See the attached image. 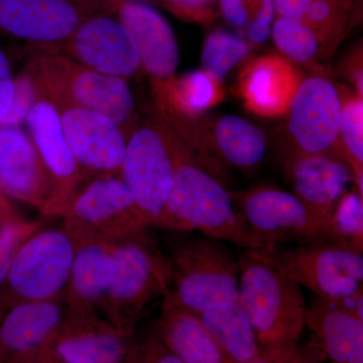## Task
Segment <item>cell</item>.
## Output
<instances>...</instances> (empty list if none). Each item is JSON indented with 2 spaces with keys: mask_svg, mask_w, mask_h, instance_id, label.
Returning a JSON list of instances; mask_svg holds the SVG:
<instances>
[{
  "mask_svg": "<svg viewBox=\"0 0 363 363\" xmlns=\"http://www.w3.org/2000/svg\"><path fill=\"white\" fill-rule=\"evenodd\" d=\"M199 316L231 362L248 363L259 357L260 346L255 329L238 301L217 303Z\"/></svg>",
  "mask_w": 363,
  "mask_h": 363,
  "instance_id": "22",
  "label": "cell"
},
{
  "mask_svg": "<svg viewBox=\"0 0 363 363\" xmlns=\"http://www.w3.org/2000/svg\"><path fill=\"white\" fill-rule=\"evenodd\" d=\"M33 229V224L18 220H7L0 226V285L6 281L16 253Z\"/></svg>",
  "mask_w": 363,
  "mask_h": 363,
  "instance_id": "32",
  "label": "cell"
},
{
  "mask_svg": "<svg viewBox=\"0 0 363 363\" xmlns=\"http://www.w3.org/2000/svg\"><path fill=\"white\" fill-rule=\"evenodd\" d=\"M112 276V247L89 241L76 248L72 262V295L83 306H92L107 297Z\"/></svg>",
  "mask_w": 363,
  "mask_h": 363,
  "instance_id": "25",
  "label": "cell"
},
{
  "mask_svg": "<svg viewBox=\"0 0 363 363\" xmlns=\"http://www.w3.org/2000/svg\"><path fill=\"white\" fill-rule=\"evenodd\" d=\"M304 21L315 30L320 40L326 39L342 26V4L338 0H315Z\"/></svg>",
  "mask_w": 363,
  "mask_h": 363,
  "instance_id": "33",
  "label": "cell"
},
{
  "mask_svg": "<svg viewBox=\"0 0 363 363\" xmlns=\"http://www.w3.org/2000/svg\"><path fill=\"white\" fill-rule=\"evenodd\" d=\"M363 294L342 298L315 296L306 326L332 363H363Z\"/></svg>",
  "mask_w": 363,
  "mask_h": 363,
  "instance_id": "13",
  "label": "cell"
},
{
  "mask_svg": "<svg viewBox=\"0 0 363 363\" xmlns=\"http://www.w3.org/2000/svg\"><path fill=\"white\" fill-rule=\"evenodd\" d=\"M75 243L59 229L32 234L16 253L6 281L23 301L55 300L68 286Z\"/></svg>",
  "mask_w": 363,
  "mask_h": 363,
  "instance_id": "8",
  "label": "cell"
},
{
  "mask_svg": "<svg viewBox=\"0 0 363 363\" xmlns=\"http://www.w3.org/2000/svg\"><path fill=\"white\" fill-rule=\"evenodd\" d=\"M231 196L248 230L264 247L327 241L326 225L293 193L262 184Z\"/></svg>",
  "mask_w": 363,
  "mask_h": 363,
  "instance_id": "6",
  "label": "cell"
},
{
  "mask_svg": "<svg viewBox=\"0 0 363 363\" xmlns=\"http://www.w3.org/2000/svg\"><path fill=\"white\" fill-rule=\"evenodd\" d=\"M214 140L222 159L241 171L257 169L266 157V135L243 117H221L215 128Z\"/></svg>",
  "mask_w": 363,
  "mask_h": 363,
  "instance_id": "26",
  "label": "cell"
},
{
  "mask_svg": "<svg viewBox=\"0 0 363 363\" xmlns=\"http://www.w3.org/2000/svg\"><path fill=\"white\" fill-rule=\"evenodd\" d=\"M220 11L222 16L236 28H243L250 21L245 0H220Z\"/></svg>",
  "mask_w": 363,
  "mask_h": 363,
  "instance_id": "39",
  "label": "cell"
},
{
  "mask_svg": "<svg viewBox=\"0 0 363 363\" xmlns=\"http://www.w3.org/2000/svg\"><path fill=\"white\" fill-rule=\"evenodd\" d=\"M272 37L281 54L296 63H309L319 52L321 40L304 20L278 16L272 23Z\"/></svg>",
  "mask_w": 363,
  "mask_h": 363,
  "instance_id": "29",
  "label": "cell"
},
{
  "mask_svg": "<svg viewBox=\"0 0 363 363\" xmlns=\"http://www.w3.org/2000/svg\"><path fill=\"white\" fill-rule=\"evenodd\" d=\"M250 51V44L240 35L222 28L214 30L203 45V71L216 82H222L234 67L247 58Z\"/></svg>",
  "mask_w": 363,
  "mask_h": 363,
  "instance_id": "27",
  "label": "cell"
},
{
  "mask_svg": "<svg viewBox=\"0 0 363 363\" xmlns=\"http://www.w3.org/2000/svg\"><path fill=\"white\" fill-rule=\"evenodd\" d=\"M175 11L189 16H205L214 0H164Z\"/></svg>",
  "mask_w": 363,
  "mask_h": 363,
  "instance_id": "41",
  "label": "cell"
},
{
  "mask_svg": "<svg viewBox=\"0 0 363 363\" xmlns=\"http://www.w3.org/2000/svg\"><path fill=\"white\" fill-rule=\"evenodd\" d=\"M135 363H184L157 337L136 344Z\"/></svg>",
  "mask_w": 363,
  "mask_h": 363,
  "instance_id": "36",
  "label": "cell"
},
{
  "mask_svg": "<svg viewBox=\"0 0 363 363\" xmlns=\"http://www.w3.org/2000/svg\"><path fill=\"white\" fill-rule=\"evenodd\" d=\"M61 119L78 164L98 171L121 169L128 143L118 124L77 105L61 113Z\"/></svg>",
  "mask_w": 363,
  "mask_h": 363,
  "instance_id": "16",
  "label": "cell"
},
{
  "mask_svg": "<svg viewBox=\"0 0 363 363\" xmlns=\"http://www.w3.org/2000/svg\"><path fill=\"white\" fill-rule=\"evenodd\" d=\"M42 160L32 140L18 126L0 125V188L7 194L33 201L43 190Z\"/></svg>",
  "mask_w": 363,
  "mask_h": 363,
  "instance_id": "20",
  "label": "cell"
},
{
  "mask_svg": "<svg viewBox=\"0 0 363 363\" xmlns=\"http://www.w3.org/2000/svg\"><path fill=\"white\" fill-rule=\"evenodd\" d=\"M0 363H21V362H0Z\"/></svg>",
  "mask_w": 363,
  "mask_h": 363,
  "instance_id": "44",
  "label": "cell"
},
{
  "mask_svg": "<svg viewBox=\"0 0 363 363\" xmlns=\"http://www.w3.org/2000/svg\"><path fill=\"white\" fill-rule=\"evenodd\" d=\"M14 91L16 79L11 73V64L6 55L0 49V124L11 111Z\"/></svg>",
  "mask_w": 363,
  "mask_h": 363,
  "instance_id": "37",
  "label": "cell"
},
{
  "mask_svg": "<svg viewBox=\"0 0 363 363\" xmlns=\"http://www.w3.org/2000/svg\"><path fill=\"white\" fill-rule=\"evenodd\" d=\"M238 262V302L252 322L260 348L298 346L308 308L300 286L257 250H241Z\"/></svg>",
  "mask_w": 363,
  "mask_h": 363,
  "instance_id": "1",
  "label": "cell"
},
{
  "mask_svg": "<svg viewBox=\"0 0 363 363\" xmlns=\"http://www.w3.org/2000/svg\"><path fill=\"white\" fill-rule=\"evenodd\" d=\"M248 363H309V355L298 346L260 348L259 357Z\"/></svg>",
  "mask_w": 363,
  "mask_h": 363,
  "instance_id": "38",
  "label": "cell"
},
{
  "mask_svg": "<svg viewBox=\"0 0 363 363\" xmlns=\"http://www.w3.org/2000/svg\"><path fill=\"white\" fill-rule=\"evenodd\" d=\"M285 169L293 194L328 226L336 204L354 183L345 157L339 154H293L286 160Z\"/></svg>",
  "mask_w": 363,
  "mask_h": 363,
  "instance_id": "14",
  "label": "cell"
},
{
  "mask_svg": "<svg viewBox=\"0 0 363 363\" xmlns=\"http://www.w3.org/2000/svg\"><path fill=\"white\" fill-rule=\"evenodd\" d=\"M71 39L74 54L90 70L125 79L142 66L135 40L117 16L91 14Z\"/></svg>",
  "mask_w": 363,
  "mask_h": 363,
  "instance_id": "12",
  "label": "cell"
},
{
  "mask_svg": "<svg viewBox=\"0 0 363 363\" xmlns=\"http://www.w3.org/2000/svg\"><path fill=\"white\" fill-rule=\"evenodd\" d=\"M26 121L33 145L52 175L62 180L75 175L78 162L67 142L61 113L56 106L45 100L35 102Z\"/></svg>",
  "mask_w": 363,
  "mask_h": 363,
  "instance_id": "24",
  "label": "cell"
},
{
  "mask_svg": "<svg viewBox=\"0 0 363 363\" xmlns=\"http://www.w3.org/2000/svg\"><path fill=\"white\" fill-rule=\"evenodd\" d=\"M341 112L342 99L330 80L315 76L303 81L289 119V133L298 147L295 154H336L330 152L339 142Z\"/></svg>",
  "mask_w": 363,
  "mask_h": 363,
  "instance_id": "9",
  "label": "cell"
},
{
  "mask_svg": "<svg viewBox=\"0 0 363 363\" xmlns=\"http://www.w3.org/2000/svg\"><path fill=\"white\" fill-rule=\"evenodd\" d=\"M23 363V362H21ZM23 363H56L54 362H52L51 359H49V358L44 357V355H40V357L37 358H33V359L30 360V362H23Z\"/></svg>",
  "mask_w": 363,
  "mask_h": 363,
  "instance_id": "42",
  "label": "cell"
},
{
  "mask_svg": "<svg viewBox=\"0 0 363 363\" xmlns=\"http://www.w3.org/2000/svg\"><path fill=\"white\" fill-rule=\"evenodd\" d=\"M255 250L316 297L342 298L362 291L363 252L354 248L314 241Z\"/></svg>",
  "mask_w": 363,
  "mask_h": 363,
  "instance_id": "4",
  "label": "cell"
},
{
  "mask_svg": "<svg viewBox=\"0 0 363 363\" xmlns=\"http://www.w3.org/2000/svg\"><path fill=\"white\" fill-rule=\"evenodd\" d=\"M136 344L130 330L79 317L42 355L56 363H135Z\"/></svg>",
  "mask_w": 363,
  "mask_h": 363,
  "instance_id": "15",
  "label": "cell"
},
{
  "mask_svg": "<svg viewBox=\"0 0 363 363\" xmlns=\"http://www.w3.org/2000/svg\"><path fill=\"white\" fill-rule=\"evenodd\" d=\"M157 337L184 363H233L227 357L201 318L164 296Z\"/></svg>",
  "mask_w": 363,
  "mask_h": 363,
  "instance_id": "19",
  "label": "cell"
},
{
  "mask_svg": "<svg viewBox=\"0 0 363 363\" xmlns=\"http://www.w3.org/2000/svg\"><path fill=\"white\" fill-rule=\"evenodd\" d=\"M0 217H1V214H0Z\"/></svg>",
  "mask_w": 363,
  "mask_h": 363,
  "instance_id": "45",
  "label": "cell"
},
{
  "mask_svg": "<svg viewBox=\"0 0 363 363\" xmlns=\"http://www.w3.org/2000/svg\"><path fill=\"white\" fill-rule=\"evenodd\" d=\"M169 241L166 259L169 284L167 295L184 309L200 315L210 306L238 301V257L215 240L194 231H179Z\"/></svg>",
  "mask_w": 363,
  "mask_h": 363,
  "instance_id": "3",
  "label": "cell"
},
{
  "mask_svg": "<svg viewBox=\"0 0 363 363\" xmlns=\"http://www.w3.org/2000/svg\"><path fill=\"white\" fill-rule=\"evenodd\" d=\"M108 1L114 2V4H118V2L124 1V0H108Z\"/></svg>",
  "mask_w": 363,
  "mask_h": 363,
  "instance_id": "43",
  "label": "cell"
},
{
  "mask_svg": "<svg viewBox=\"0 0 363 363\" xmlns=\"http://www.w3.org/2000/svg\"><path fill=\"white\" fill-rule=\"evenodd\" d=\"M123 180L150 225L168 229V204L175 160L161 135L149 128L136 131L126 145L121 167Z\"/></svg>",
  "mask_w": 363,
  "mask_h": 363,
  "instance_id": "7",
  "label": "cell"
},
{
  "mask_svg": "<svg viewBox=\"0 0 363 363\" xmlns=\"http://www.w3.org/2000/svg\"><path fill=\"white\" fill-rule=\"evenodd\" d=\"M174 160L173 186L167 204L169 230L199 231L241 250L264 247L248 230L221 181L195 161Z\"/></svg>",
  "mask_w": 363,
  "mask_h": 363,
  "instance_id": "2",
  "label": "cell"
},
{
  "mask_svg": "<svg viewBox=\"0 0 363 363\" xmlns=\"http://www.w3.org/2000/svg\"><path fill=\"white\" fill-rule=\"evenodd\" d=\"M293 67L278 57H264L248 67L241 93L248 108L264 116H279L290 109L301 83Z\"/></svg>",
  "mask_w": 363,
  "mask_h": 363,
  "instance_id": "21",
  "label": "cell"
},
{
  "mask_svg": "<svg viewBox=\"0 0 363 363\" xmlns=\"http://www.w3.org/2000/svg\"><path fill=\"white\" fill-rule=\"evenodd\" d=\"M72 319L58 303L23 301L0 320V362H28L44 354Z\"/></svg>",
  "mask_w": 363,
  "mask_h": 363,
  "instance_id": "11",
  "label": "cell"
},
{
  "mask_svg": "<svg viewBox=\"0 0 363 363\" xmlns=\"http://www.w3.org/2000/svg\"><path fill=\"white\" fill-rule=\"evenodd\" d=\"M96 0H0V32L35 43L70 39Z\"/></svg>",
  "mask_w": 363,
  "mask_h": 363,
  "instance_id": "10",
  "label": "cell"
},
{
  "mask_svg": "<svg viewBox=\"0 0 363 363\" xmlns=\"http://www.w3.org/2000/svg\"><path fill=\"white\" fill-rule=\"evenodd\" d=\"M315 0H274V11L279 18L304 20Z\"/></svg>",
  "mask_w": 363,
  "mask_h": 363,
  "instance_id": "40",
  "label": "cell"
},
{
  "mask_svg": "<svg viewBox=\"0 0 363 363\" xmlns=\"http://www.w3.org/2000/svg\"><path fill=\"white\" fill-rule=\"evenodd\" d=\"M74 218L93 228L116 230L123 238L150 226L136 206L135 198L123 178L105 177L93 182L76 201Z\"/></svg>",
  "mask_w": 363,
  "mask_h": 363,
  "instance_id": "18",
  "label": "cell"
},
{
  "mask_svg": "<svg viewBox=\"0 0 363 363\" xmlns=\"http://www.w3.org/2000/svg\"><path fill=\"white\" fill-rule=\"evenodd\" d=\"M327 241L363 252V196L348 190L332 212L327 226Z\"/></svg>",
  "mask_w": 363,
  "mask_h": 363,
  "instance_id": "28",
  "label": "cell"
},
{
  "mask_svg": "<svg viewBox=\"0 0 363 363\" xmlns=\"http://www.w3.org/2000/svg\"><path fill=\"white\" fill-rule=\"evenodd\" d=\"M121 240L112 247V276L106 298L117 308L114 326L130 331V320L157 296L168 293L169 271L147 228Z\"/></svg>",
  "mask_w": 363,
  "mask_h": 363,
  "instance_id": "5",
  "label": "cell"
},
{
  "mask_svg": "<svg viewBox=\"0 0 363 363\" xmlns=\"http://www.w3.org/2000/svg\"><path fill=\"white\" fill-rule=\"evenodd\" d=\"M344 157L353 172L355 189L363 196V101L353 96L342 101L340 135Z\"/></svg>",
  "mask_w": 363,
  "mask_h": 363,
  "instance_id": "30",
  "label": "cell"
},
{
  "mask_svg": "<svg viewBox=\"0 0 363 363\" xmlns=\"http://www.w3.org/2000/svg\"><path fill=\"white\" fill-rule=\"evenodd\" d=\"M70 90L77 106L108 117L118 125L133 113V93L124 78L87 69L74 76Z\"/></svg>",
  "mask_w": 363,
  "mask_h": 363,
  "instance_id": "23",
  "label": "cell"
},
{
  "mask_svg": "<svg viewBox=\"0 0 363 363\" xmlns=\"http://www.w3.org/2000/svg\"><path fill=\"white\" fill-rule=\"evenodd\" d=\"M35 89L32 79L28 76H21L16 79V91L11 111L0 125L18 126L26 121L35 102Z\"/></svg>",
  "mask_w": 363,
  "mask_h": 363,
  "instance_id": "34",
  "label": "cell"
},
{
  "mask_svg": "<svg viewBox=\"0 0 363 363\" xmlns=\"http://www.w3.org/2000/svg\"><path fill=\"white\" fill-rule=\"evenodd\" d=\"M217 83L203 70L185 74L176 84V95L182 108L198 114L213 106L218 97Z\"/></svg>",
  "mask_w": 363,
  "mask_h": 363,
  "instance_id": "31",
  "label": "cell"
},
{
  "mask_svg": "<svg viewBox=\"0 0 363 363\" xmlns=\"http://www.w3.org/2000/svg\"><path fill=\"white\" fill-rule=\"evenodd\" d=\"M116 9L135 40L145 70L160 79L173 75L180 64V51L168 20L145 0H124Z\"/></svg>",
  "mask_w": 363,
  "mask_h": 363,
  "instance_id": "17",
  "label": "cell"
},
{
  "mask_svg": "<svg viewBox=\"0 0 363 363\" xmlns=\"http://www.w3.org/2000/svg\"><path fill=\"white\" fill-rule=\"evenodd\" d=\"M274 0H260V7L255 20L250 23L247 35L255 44L266 43L272 35V23L274 21Z\"/></svg>",
  "mask_w": 363,
  "mask_h": 363,
  "instance_id": "35",
  "label": "cell"
}]
</instances>
